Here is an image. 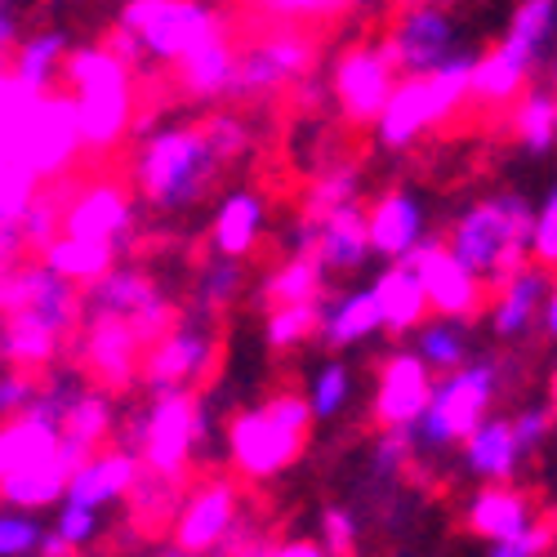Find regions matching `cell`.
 <instances>
[{
  "label": "cell",
  "mask_w": 557,
  "mask_h": 557,
  "mask_svg": "<svg viewBox=\"0 0 557 557\" xmlns=\"http://www.w3.org/2000/svg\"><path fill=\"white\" fill-rule=\"evenodd\" d=\"M76 108H81V129H85V152L89 161H112L138 125V95L144 85L138 81V67H129L121 54H112L108 45H89V50H72L67 67H63Z\"/></svg>",
  "instance_id": "6da1fadb"
},
{
  "label": "cell",
  "mask_w": 557,
  "mask_h": 557,
  "mask_svg": "<svg viewBox=\"0 0 557 557\" xmlns=\"http://www.w3.org/2000/svg\"><path fill=\"white\" fill-rule=\"evenodd\" d=\"M227 165L219 161L214 144L201 121L193 125H165L144 138V148L129 161V178L138 197L152 210H188L210 197Z\"/></svg>",
  "instance_id": "7a4b0ae2"
},
{
  "label": "cell",
  "mask_w": 557,
  "mask_h": 557,
  "mask_svg": "<svg viewBox=\"0 0 557 557\" xmlns=\"http://www.w3.org/2000/svg\"><path fill=\"white\" fill-rule=\"evenodd\" d=\"M312 397L282 388V393H268L255 410H237L227 420V459L237 478L246 482H268L276 473H286L290 463L304 459L308 437H312Z\"/></svg>",
  "instance_id": "3957f363"
},
{
  "label": "cell",
  "mask_w": 557,
  "mask_h": 557,
  "mask_svg": "<svg viewBox=\"0 0 557 557\" xmlns=\"http://www.w3.org/2000/svg\"><path fill=\"white\" fill-rule=\"evenodd\" d=\"M72 463L63 450V429L40 420V414L23 410L10 414L0 429V495L10 508H50L67 499L72 486Z\"/></svg>",
  "instance_id": "277c9868"
},
{
  "label": "cell",
  "mask_w": 557,
  "mask_h": 557,
  "mask_svg": "<svg viewBox=\"0 0 557 557\" xmlns=\"http://www.w3.org/2000/svg\"><path fill=\"white\" fill-rule=\"evenodd\" d=\"M531 242H535V210L522 193H499V197L469 206L446 237V246L469 263L491 290H499L508 276L527 268Z\"/></svg>",
  "instance_id": "5b68a950"
},
{
  "label": "cell",
  "mask_w": 557,
  "mask_h": 557,
  "mask_svg": "<svg viewBox=\"0 0 557 557\" xmlns=\"http://www.w3.org/2000/svg\"><path fill=\"white\" fill-rule=\"evenodd\" d=\"M326 32L308 23H268L259 18L242 36V63L232 76L227 99L232 103H272L286 99L290 85L317 72Z\"/></svg>",
  "instance_id": "8992f818"
},
{
  "label": "cell",
  "mask_w": 557,
  "mask_h": 557,
  "mask_svg": "<svg viewBox=\"0 0 557 557\" xmlns=\"http://www.w3.org/2000/svg\"><path fill=\"white\" fill-rule=\"evenodd\" d=\"M469 89H473V59H459V54L446 59L442 67H433V72L401 76L380 125H375L380 144L401 152L420 134H429L446 121H459L463 108H469Z\"/></svg>",
  "instance_id": "52a82bcc"
},
{
  "label": "cell",
  "mask_w": 557,
  "mask_h": 557,
  "mask_svg": "<svg viewBox=\"0 0 557 557\" xmlns=\"http://www.w3.org/2000/svg\"><path fill=\"white\" fill-rule=\"evenodd\" d=\"M81 152H85V129H81L76 95L50 89V95H36L14 121H5V157L23 161L40 183L76 174Z\"/></svg>",
  "instance_id": "ba28073f"
},
{
  "label": "cell",
  "mask_w": 557,
  "mask_h": 557,
  "mask_svg": "<svg viewBox=\"0 0 557 557\" xmlns=\"http://www.w3.org/2000/svg\"><path fill=\"white\" fill-rule=\"evenodd\" d=\"M499 393V361H473V366H459L433 388L429 410L420 414L414 424V437H420L424 450H446L455 442H469L482 424H486V410Z\"/></svg>",
  "instance_id": "9c48e42d"
},
{
  "label": "cell",
  "mask_w": 557,
  "mask_h": 557,
  "mask_svg": "<svg viewBox=\"0 0 557 557\" xmlns=\"http://www.w3.org/2000/svg\"><path fill=\"white\" fill-rule=\"evenodd\" d=\"M223 361V321L206 317L197 308H183V321L148 348L144 361V388L148 393H170V388H206L219 375Z\"/></svg>",
  "instance_id": "30bf717a"
},
{
  "label": "cell",
  "mask_w": 557,
  "mask_h": 557,
  "mask_svg": "<svg viewBox=\"0 0 557 557\" xmlns=\"http://www.w3.org/2000/svg\"><path fill=\"white\" fill-rule=\"evenodd\" d=\"M401 63H397V50L393 40L380 36V40H352L348 50L335 59V72H331V99L344 116L348 129H361V125H380L393 89L401 81Z\"/></svg>",
  "instance_id": "8fae6325"
},
{
  "label": "cell",
  "mask_w": 557,
  "mask_h": 557,
  "mask_svg": "<svg viewBox=\"0 0 557 557\" xmlns=\"http://www.w3.org/2000/svg\"><path fill=\"white\" fill-rule=\"evenodd\" d=\"M237 14H227L210 0H125L121 27L138 32V40L148 45V54L161 63L188 59L201 40H210L219 27H227Z\"/></svg>",
  "instance_id": "7c38bea8"
},
{
  "label": "cell",
  "mask_w": 557,
  "mask_h": 557,
  "mask_svg": "<svg viewBox=\"0 0 557 557\" xmlns=\"http://www.w3.org/2000/svg\"><path fill=\"white\" fill-rule=\"evenodd\" d=\"M144 361H148V339L138 335L134 321L108 317V312H85V326L72 348V366L89 384L121 397L134 384H144Z\"/></svg>",
  "instance_id": "4fadbf2b"
},
{
  "label": "cell",
  "mask_w": 557,
  "mask_h": 557,
  "mask_svg": "<svg viewBox=\"0 0 557 557\" xmlns=\"http://www.w3.org/2000/svg\"><path fill=\"white\" fill-rule=\"evenodd\" d=\"M201 393L170 388L152 393L144 406V463L161 473H193V455L201 450Z\"/></svg>",
  "instance_id": "5bb4252c"
},
{
  "label": "cell",
  "mask_w": 557,
  "mask_h": 557,
  "mask_svg": "<svg viewBox=\"0 0 557 557\" xmlns=\"http://www.w3.org/2000/svg\"><path fill=\"white\" fill-rule=\"evenodd\" d=\"M134 178L125 174H112V170H85L81 174V188L67 206V219H63V232L72 237H89V242H112L121 250L134 246Z\"/></svg>",
  "instance_id": "9a60e30c"
},
{
  "label": "cell",
  "mask_w": 557,
  "mask_h": 557,
  "mask_svg": "<svg viewBox=\"0 0 557 557\" xmlns=\"http://www.w3.org/2000/svg\"><path fill=\"white\" fill-rule=\"evenodd\" d=\"M246 499H242V482L227 473H206L193 482L188 499H183V513L174 522V544L188 548L193 557H210L227 531L242 522Z\"/></svg>",
  "instance_id": "2e32d148"
},
{
  "label": "cell",
  "mask_w": 557,
  "mask_h": 557,
  "mask_svg": "<svg viewBox=\"0 0 557 557\" xmlns=\"http://www.w3.org/2000/svg\"><path fill=\"white\" fill-rule=\"evenodd\" d=\"M406 263L424 276L429 299H433V308L442 317H450V321H478L486 312L491 286L446 242H420L406 255Z\"/></svg>",
  "instance_id": "e0dca14e"
},
{
  "label": "cell",
  "mask_w": 557,
  "mask_h": 557,
  "mask_svg": "<svg viewBox=\"0 0 557 557\" xmlns=\"http://www.w3.org/2000/svg\"><path fill=\"white\" fill-rule=\"evenodd\" d=\"M433 366L424 361V352H393L380 366V384H375V406H370V420L380 429H414L420 414L433 401Z\"/></svg>",
  "instance_id": "ac0fdd59"
},
{
  "label": "cell",
  "mask_w": 557,
  "mask_h": 557,
  "mask_svg": "<svg viewBox=\"0 0 557 557\" xmlns=\"http://www.w3.org/2000/svg\"><path fill=\"white\" fill-rule=\"evenodd\" d=\"M242 36L246 27L232 18L227 27H219L210 40H201L188 59L174 63V95L178 99H227L232 76L242 63Z\"/></svg>",
  "instance_id": "d6986e66"
},
{
  "label": "cell",
  "mask_w": 557,
  "mask_h": 557,
  "mask_svg": "<svg viewBox=\"0 0 557 557\" xmlns=\"http://www.w3.org/2000/svg\"><path fill=\"white\" fill-rule=\"evenodd\" d=\"M193 491V473H161V469H138L129 495H125V527L138 544L161 540L174 531L178 513H183V499Z\"/></svg>",
  "instance_id": "ffe728a7"
},
{
  "label": "cell",
  "mask_w": 557,
  "mask_h": 557,
  "mask_svg": "<svg viewBox=\"0 0 557 557\" xmlns=\"http://www.w3.org/2000/svg\"><path fill=\"white\" fill-rule=\"evenodd\" d=\"M384 36L393 40L397 63H401L406 76L410 72H433L446 59H455L450 54L455 32H450V18H446V10L437 5V0H414V5H406Z\"/></svg>",
  "instance_id": "44dd1931"
},
{
  "label": "cell",
  "mask_w": 557,
  "mask_h": 557,
  "mask_svg": "<svg viewBox=\"0 0 557 557\" xmlns=\"http://www.w3.org/2000/svg\"><path fill=\"white\" fill-rule=\"evenodd\" d=\"M531 72L535 63L513 54L508 45H495L491 54L473 59V89H469V108L463 112H473V116H508L513 112V103L527 95V85H531Z\"/></svg>",
  "instance_id": "7402d4cb"
},
{
  "label": "cell",
  "mask_w": 557,
  "mask_h": 557,
  "mask_svg": "<svg viewBox=\"0 0 557 557\" xmlns=\"http://www.w3.org/2000/svg\"><path fill=\"white\" fill-rule=\"evenodd\" d=\"M535 522H540L535 495L518 491V486H504V482L482 486L469 504H463V531L478 535V540H491V544L513 540V535L531 531Z\"/></svg>",
  "instance_id": "603a6c76"
},
{
  "label": "cell",
  "mask_w": 557,
  "mask_h": 557,
  "mask_svg": "<svg viewBox=\"0 0 557 557\" xmlns=\"http://www.w3.org/2000/svg\"><path fill=\"white\" fill-rule=\"evenodd\" d=\"M59 429H63L67 463H72V469H81L89 455H99L103 442L116 437V393L89 384V388L76 397V406L67 410V420H63ZM72 478H76V473H72Z\"/></svg>",
  "instance_id": "cb8c5ba5"
},
{
  "label": "cell",
  "mask_w": 557,
  "mask_h": 557,
  "mask_svg": "<svg viewBox=\"0 0 557 557\" xmlns=\"http://www.w3.org/2000/svg\"><path fill=\"white\" fill-rule=\"evenodd\" d=\"M0 352H5V366H23V370L45 375V370H54L63 357H72V339L32 312H5Z\"/></svg>",
  "instance_id": "d4e9b609"
},
{
  "label": "cell",
  "mask_w": 557,
  "mask_h": 557,
  "mask_svg": "<svg viewBox=\"0 0 557 557\" xmlns=\"http://www.w3.org/2000/svg\"><path fill=\"white\" fill-rule=\"evenodd\" d=\"M366 214H370V242H375V255H384V259H406L414 246L424 242L420 201H414L406 188L380 193Z\"/></svg>",
  "instance_id": "484cf974"
},
{
  "label": "cell",
  "mask_w": 557,
  "mask_h": 557,
  "mask_svg": "<svg viewBox=\"0 0 557 557\" xmlns=\"http://www.w3.org/2000/svg\"><path fill=\"white\" fill-rule=\"evenodd\" d=\"M548 268H540L535 259L522 268V272H513L508 282L495 290V308H491V331L499 335V339H518V335H527L531 331V321H535V312H540V304H548V295H553V286H548Z\"/></svg>",
  "instance_id": "4316f807"
},
{
  "label": "cell",
  "mask_w": 557,
  "mask_h": 557,
  "mask_svg": "<svg viewBox=\"0 0 557 557\" xmlns=\"http://www.w3.org/2000/svg\"><path fill=\"white\" fill-rule=\"evenodd\" d=\"M138 469H144V459L129 455V450H121V446H116V450L89 455L81 469H76L72 486H67V504L103 508V504H112V499H125L129 486H134V478H138Z\"/></svg>",
  "instance_id": "83f0119b"
},
{
  "label": "cell",
  "mask_w": 557,
  "mask_h": 557,
  "mask_svg": "<svg viewBox=\"0 0 557 557\" xmlns=\"http://www.w3.org/2000/svg\"><path fill=\"white\" fill-rule=\"evenodd\" d=\"M375 299H380L384 331H393V335H406V331H414V326H424V317H429V308H433L424 276L414 272L406 259H397V263L380 276V282H375Z\"/></svg>",
  "instance_id": "f1b7e54d"
},
{
  "label": "cell",
  "mask_w": 557,
  "mask_h": 557,
  "mask_svg": "<svg viewBox=\"0 0 557 557\" xmlns=\"http://www.w3.org/2000/svg\"><path fill=\"white\" fill-rule=\"evenodd\" d=\"M263 197H255L250 188H237L214 214V227H210V250L223 255V259H250L259 250V237H263Z\"/></svg>",
  "instance_id": "f546056e"
},
{
  "label": "cell",
  "mask_w": 557,
  "mask_h": 557,
  "mask_svg": "<svg viewBox=\"0 0 557 557\" xmlns=\"http://www.w3.org/2000/svg\"><path fill=\"white\" fill-rule=\"evenodd\" d=\"M370 250H375V242H370V214L361 206H344L331 219H321L317 255L331 272H357Z\"/></svg>",
  "instance_id": "4dcf8cb0"
},
{
  "label": "cell",
  "mask_w": 557,
  "mask_h": 557,
  "mask_svg": "<svg viewBox=\"0 0 557 557\" xmlns=\"http://www.w3.org/2000/svg\"><path fill=\"white\" fill-rule=\"evenodd\" d=\"M357 193H361V157L344 152V157H331L326 165H321L312 178H308V188H304V201H299V214L321 223V219H331L335 210L344 206H357Z\"/></svg>",
  "instance_id": "1f68e13d"
},
{
  "label": "cell",
  "mask_w": 557,
  "mask_h": 557,
  "mask_svg": "<svg viewBox=\"0 0 557 557\" xmlns=\"http://www.w3.org/2000/svg\"><path fill=\"white\" fill-rule=\"evenodd\" d=\"M326 263H321V255H299L290 250L282 268H272L259 290H255V304L259 308H282V304H299V299H321L326 295Z\"/></svg>",
  "instance_id": "d6a6232c"
},
{
  "label": "cell",
  "mask_w": 557,
  "mask_h": 557,
  "mask_svg": "<svg viewBox=\"0 0 557 557\" xmlns=\"http://www.w3.org/2000/svg\"><path fill=\"white\" fill-rule=\"evenodd\" d=\"M36 259L50 263V268L63 272V276H72V282H81V286H95L99 276H108V272L116 268L121 246H112V242H89V237H72V232H63V237H54Z\"/></svg>",
  "instance_id": "836d02e7"
},
{
  "label": "cell",
  "mask_w": 557,
  "mask_h": 557,
  "mask_svg": "<svg viewBox=\"0 0 557 557\" xmlns=\"http://www.w3.org/2000/svg\"><path fill=\"white\" fill-rule=\"evenodd\" d=\"M518 459H522V446H518L513 420H486L463 442V463L486 482H508L518 473Z\"/></svg>",
  "instance_id": "e575fe53"
},
{
  "label": "cell",
  "mask_w": 557,
  "mask_h": 557,
  "mask_svg": "<svg viewBox=\"0 0 557 557\" xmlns=\"http://www.w3.org/2000/svg\"><path fill=\"white\" fill-rule=\"evenodd\" d=\"M63 50H67L63 32H54V27L36 32V36H27L23 45H14V50H10V72L18 76V85L27 89V95H50V85L67 67Z\"/></svg>",
  "instance_id": "d590c367"
},
{
  "label": "cell",
  "mask_w": 557,
  "mask_h": 557,
  "mask_svg": "<svg viewBox=\"0 0 557 557\" xmlns=\"http://www.w3.org/2000/svg\"><path fill=\"white\" fill-rule=\"evenodd\" d=\"M508 134L531 152H553L557 148V85H531L527 95L504 116Z\"/></svg>",
  "instance_id": "8d00e7d4"
},
{
  "label": "cell",
  "mask_w": 557,
  "mask_h": 557,
  "mask_svg": "<svg viewBox=\"0 0 557 557\" xmlns=\"http://www.w3.org/2000/svg\"><path fill=\"white\" fill-rule=\"evenodd\" d=\"M384 326L380 317V299H375V286L370 290H352V295H335V304L326 308V326H321V339L331 348H348L366 335H375Z\"/></svg>",
  "instance_id": "74e56055"
},
{
  "label": "cell",
  "mask_w": 557,
  "mask_h": 557,
  "mask_svg": "<svg viewBox=\"0 0 557 557\" xmlns=\"http://www.w3.org/2000/svg\"><path fill=\"white\" fill-rule=\"evenodd\" d=\"M553 32H557V0H522V5L513 10V18H508V32H504L499 45H508V50L531 59V63H540Z\"/></svg>",
  "instance_id": "f35d334b"
},
{
  "label": "cell",
  "mask_w": 557,
  "mask_h": 557,
  "mask_svg": "<svg viewBox=\"0 0 557 557\" xmlns=\"http://www.w3.org/2000/svg\"><path fill=\"white\" fill-rule=\"evenodd\" d=\"M242 290H246V259H223V255H214V259L201 268V276H197V290H193V304H188V308H197V312L223 321L227 304H237Z\"/></svg>",
  "instance_id": "ab89813d"
},
{
  "label": "cell",
  "mask_w": 557,
  "mask_h": 557,
  "mask_svg": "<svg viewBox=\"0 0 557 557\" xmlns=\"http://www.w3.org/2000/svg\"><path fill=\"white\" fill-rule=\"evenodd\" d=\"M326 308H331L326 295L272 308V312H268V348L286 352V348H299L304 339H312V331L326 326Z\"/></svg>",
  "instance_id": "60d3db41"
},
{
  "label": "cell",
  "mask_w": 557,
  "mask_h": 557,
  "mask_svg": "<svg viewBox=\"0 0 557 557\" xmlns=\"http://www.w3.org/2000/svg\"><path fill=\"white\" fill-rule=\"evenodd\" d=\"M255 5L263 10L259 18L268 23H317V27H331L339 23L348 10H352V0H255Z\"/></svg>",
  "instance_id": "b9f144b4"
},
{
  "label": "cell",
  "mask_w": 557,
  "mask_h": 557,
  "mask_svg": "<svg viewBox=\"0 0 557 557\" xmlns=\"http://www.w3.org/2000/svg\"><path fill=\"white\" fill-rule=\"evenodd\" d=\"M375 478H406L420 469V437L414 429H384L375 437Z\"/></svg>",
  "instance_id": "7bdbcfd3"
},
{
  "label": "cell",
  "mask_w": 557,
  "mask_h": 557,
  "mask_svg": "<svg viewBox=\"0 0 557 557\" xmlns=\"http://www.w3.org/2000/svg\"><path fill=\"white\" fill-rule=\"evenodd\" d=\"M206 134H210V144L219 152V161L232 170L246 152H250V121L237 112V108H223V112H206L201 116Z\"/></svg>",
  "instance_id": "ee69618b"
},
{
  "label": "cell",
  "mask_w": 557,
  "mask_h": 557,
  "mask_svg": "<svg viewBox=\"0 0 557 557\" xmlns=\"http://www.w3.org/2000/svg\"><path fill=\"white\" fill-rule=\"evenodd\" d=\"M420 352H424L429 366L459 370L463 352H469V344H463V331H459V321L442 317V321H433V326H420Z\"/></svg>",
  "instance_id": "f6af8a7d"
},
{
  "label": "cell",
  "mask_w": 557,
  "mask_h": 557,
  "mask_svg": "<svg viewBox=\"0 0 557 557\" xmlns=\"http://www.w3.org/2000/svg\"><path fill=\"white\" fill-rule=\"evenodd\" d=\"M548 548H557V508L540 513V522L513 540H504L491 548V557H544Z\"/></svg>",
  "instance_id": "bcb514c9"
},
{
  "label": "cell",
  "mask_w": 557,
  "mask_h": 557,
  "mask_svg": "<svg viewBox=\"0 0 557 557\" xmlns=\"http://www.w3.org/2000/svg\"><path fill=\"white\" fill-rule=\"evenodd\" d=\"M344 401H348V366L331 361L317 375V384H312V410H317V420H331V414H339Z\"/></svg>",
  "instance_id": "7dc6e473"
},
{
  "label": "cell",
  "mask_w": 557,
  "mask_h": 557,
  "mask_svg": "<svg viewBox=\"0 0 557 557\" xmlns=\"http://www.w3.org/2000/svg\"><path fill=\"white\" fill-rule=\"evenodd\" d=\"M321 544L331 548V557H357V518L348 508L331 504L326 513H321Z\"/></svg>",
  "instance_id": "c3c4849f"
},
{
  "label": "cell",
  "mask_w": 557,
  "mask_h": 557,
  "mask_svg": "<svg viewBox=\"0 0 557 557\" xmlns=\"http://www.w3.org/2000/svg\"><path fill=\"white\" fill-rule=\"evenodd\" d=\"M40 393V375L23 366H5V384H0V406H5V420L10 414H23Z\"/></svg>",
  "instance_id": "681fc988"
},
{
  "label": "cell",
  "mask_w": 557,
  "mask_h": 557,
  "mask_svg": "<svg viewBox=\"0 0 557 557\" xmlns=\"http://www.w3.org/2000/svg\"><path fill=\"white\" fill-rule=\"evenodd\" d=\"M531 259L548 272H557V188L548 193L544 210L535 214V242H531Z\"/></svg>",
  "instance_id": "f907efd6"
},
{
  "label": "cell",
  "mask_w": 557,
  "mask_h": 557,
  "mask_svg": "<svg viewBox=\"0 0 557 557\" xmlns=\"http://www.w3.org/2000/svg\"><path fill=\"white\" fill-rule=\"evenodd\" d=\"M40 548V527L23 513H5L0 518V553L5 557H23V553H36Z\"/></svg>",
  "instance_id": "816d5d0a"
},
{
  "label": "cell",
  "mask_w": 557,
  "mask_h": 557,
  "mask_svg": "<svg viewBox=\"0 0 557 557\" xmlns=\"http://www.w3.org/2000/svg\"><path fill=\"white\" fill-rule=\"evenodd\" d=\"M553 420H557V414H553V410H540V406H522V410L513 414V433H518L522 455H531V450H535V446L548 437Z\"/></svg>",
  "instance_id": "f5cc1de1"
},
{
  "label": "cell",
  "mask_w": 557,
  "mask_h": 557,
  "mask_svg": "<svg viewBox=\"0 0 557 557\" xmlns=\"http://www.w3.org/2000/svg\"><path fill=\"white\" fill-rule=\"evenodd\" d=\"M59 531H63L76 548H85L89 540H95V531H99L95 508H85V504H63V513H59Z\"/></svg>",
  "instance_id": "db71d44e"
},
{
  "label": "cell",
  "mask_w": 557,
  "mask_h": 557,
  "mask_svg": "<svg viewBox=\"0 0 557 557\" xmlns=\"http://www.w3.org/2000/svg\"><path fill=\"white\" fill-rule=\"evenodd\" d=\"M268 557H331V548L317 540H286V544H272Z\"/></svg>",
  "instance_id": "11a10c76"
},
{
  "label": "cell",
  "mask_w": 557,
  "mask_h": 557,
  "mask_svg": "<svg viewBox=\"0 0 557 557\" xmlns=\"http://www.w3.org/2000/svg\"><path fill=\"white\" fill-rule=\"evenodd\" d=\"M36 553H40V557H76V544L54 527L50 535H40V548H36Z\"/></svg>",
  "instance_id": "9f6ffc18"
},
{
  "label": "cell",
  "mask_w": 557,
  "mask_h": 557,
  "mask_svg": "<svg viewBox=\"0 0 557 557\" xmlns=\"http://www.w3.org/2000/svg\"><path fill=\"white\" fill-rule=\"evenodd\" d=\"M544 335L557 344V286H553V295H548V304H544Z\"/></svg>",
  "instance_id": "6f0895ef"
},
{
  "label": "cell",
  "mask_w": 557,
  "mask_h": 557,
  "mask_svg": "<svg viewBox=\"0 0 557 557\" xmlns=\"http://www.w3.org/2000/svg\"><path fill=\"white\" fill-rule=\"evenodd\" d=\"M553 414H557V370H553Z\"/></svg>",
  "instance_id": "680465c9"
},
{
  "label": "cell",
  "mask_w": 557,
  "mask_h": 557,
  "mask_svg": "<svg viewBox=\"0 0 557 557\" xmlns=\"http://www.w3.org/2000/svg\"><path fill=\"white\" fill-rule=\"evenodd\" d=\"M548 81H553V85H557V59H553V67H548Z\"/></svg>",
  "instance_id": "91938a15"
}]
</instances>
